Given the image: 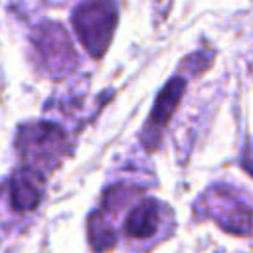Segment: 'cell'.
Segmentation results:
<instances>
[{
  "label": "cell",
  "instance_id": "cell-8",
  "mask_svg": "<svg viewBox=\"0 0 253 253\" xmlns=\"http://www.w3.org/2000/svg\"><path fill=\"white\" fill-rule=\"evenodd\" d=\"M87 235H89L91 249L95 253H105V251L113 249L115 243H117L115 229H113L111 221L101 211H93L89 215V219H87Z\"/></svg>",
  "mask_w": 253,
  "mask_h": 253
},
{
  "label": "cell",
  "instance_id": "cell-3",
  "mask_svg": "<svg viewBox=\"0 0 253 253\" xmlns=\"http://www.w3.org/2000/svg\"><path fill=\"white\" fill-rule=\"evenodd\" d=\"M34 49L40 57L42 67L55 75L65 77L77 67V53L67 32L53 22L40 24L32 34Z\"/></svg>",
  "mask_w": 253,
  "mask_h": 253
},
{
  "label": "cell",
  "instance_id": "cell-7",
  "mask_svg": "<svg viewBox=\"0 0 253 253\" xmlns=\"http://www.w3.org/2000/svg\"><path fill=\"white\" fill-rule=\"evenodd\" d=\"M160 223V206L158 202L146 198L140 200L125 219V233L132 239H146L156 233Z\"/></svg>",
  "mask_w": 253,
  "mask_h": 253
},
{
  "label": "cell",
  "instance_id": "cell-4",
  "mask_svg": "<svg viewBox=\"0 0 253 253\" xmlns=\"http://www.w3.org/2000/svg\"><path fill=\"white\" fill-rule=\"evenodd\" d=\"M200 204L204 206V215L211 217L229 233L247 235L253 227V210L227 186H211L202 196Z\"/></svg>",
  "mask_w": 253,
  "mask_h": 253
},
{
  "label": "cell",
  "instance_id": "cell-6",
  "mask_svg": "<svg viewBox=\"0 0 253 253\" xmlns=\"http://www.w3.org/2000/svg\"><path fill=\"white\" fill-rule=\"evenodd\" d=\"M42 176L38 170L24 166L18 170L10 184H8V194H10V206L20 211H30L34 210L40 200H42Z\"/></svg>",
  "mask_w": 253,
  "mask_h": 253
},
{
  "label": "cell",
  "instance_id": "cell-5",
  "mask_svg": "<svg viewBox=\"0 0 253 253\" xmlns=\"http://www.w3.org/2000/svg\"><path fill=\"white\" fill-rule=\"evenodd\" d=\"M184 89H186V81L182 77H174L170 79L164 89L158 93L156 97V103L150 111V117H148V123H146V128L142 132V140L148 148H154L158 138H160V132L162 128L168 125L172 113L176 111L182 95H184Z\"/></svg>",
  "mask_w": 253,
  "mask_h": 253
},
{
  "label": "cell",
  "instance_id": "cell-2",
  "mask_svg": "<svg viewBox=\"0 0 253 253\" xmlns=\"http://www.w3.org/2000/svg\"><path fill=\"white\" fill-rule=\"evenodd\" d=\"M73 30L81 45L93 57H103L109 49L115 26L117 6L113 0H89L75 8L71 16Z\"/></svg>",
  "mask_w": 253,
  "mask_h": 253
},
{
  "label": "cell",
  "instance_id": "cell-1",
  "mask_svg": "<svg viewBox=\"0 0 253 253\" xmlns=\"http://www.w3.org/2000/svg\"><path fill=\"white\" fill-rule=\"evenodd\" d=\"M16 148L24 166L45 174L61 162L67 150V134L59 125L49 121L28 123L18 128Z\"/></svg>",
  "mask_w": 253,
  "mask_h": 253
}]
</instances>
